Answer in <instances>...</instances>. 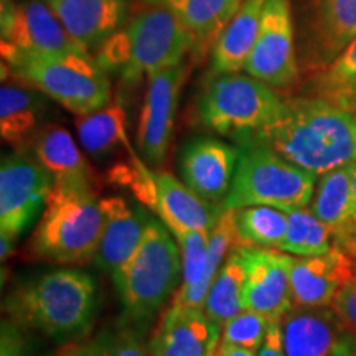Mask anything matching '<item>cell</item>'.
Returning a JSON list of instances; mask_svg holds the SVG:
<instances>
[{"instance_id":"cb8c5ba5","label":"cell","mask_w":356,"mask_h":356,"mask_svg":"<svg viewBox=\"0 0 356 356\" xmlns=\"http://www.w3.org/2000/svg\"><path fill=\"white\" fill-rule=\"evenodd\" d=\"M145 3L168 8L190 33L193 55L202 56L211 51L243 0H145Z\"/></svg>"},{"instance_id":"603a6c76","label":"cell","mask_w":356,"mask_h":356,"mask_svg":"<svg viewBox=\"0 0 356 356\" xmlns=\"http://www.w3.org/2000/svg\"><path fill=\"white\" fill-rule=\"evenodd\" d=\"M44 95L20 79L2 74L0 88V134L3 142L25 152L43 126Z\"/></svg>"},{"instance_id":"ac0fdd59","label":"cell","mask_w":356,"mask_h":356,"mask_svg":"<svg viewBox=\"0 0 356 356\" xmlns=\"http://www.w3.org/2000/svg\"><path fill=\"white\" fill-rule=\"evenodd\" d=\"M220 327L203 309H168L150 340V353L152 356H213L220 345Z\"/></svg>"},{"instance_id":"44dd1931","label":"cell","mask_w":356,"mask_h":356,"mask_svg":"<svg viewBox=\"0 0 356 356\" xmlns=\"http://www.w3.org/2000/svg\"><path fill=\"white\" fill-rule=\"evenodd\" d=\"M287 356H328L346 332L330 305H293L280 318Z\"/></svg>"},{"instance_id":"d4e9b609","label":"cell","mask_w":356,"mask_h":356,"mask_svg":"<svg viewBox=\"0 0 356 356\" xmlns=\"http://www.w3.org/2000/svg\"><path fill=\"white\" fill-rule=\"evenodd\" d=\"M266 0H243L233 19L222 29L211 48L213 74L239 73L246 68L248 58L259 35L262 7Z\"/></svg>"},{"instance_id":"d6a6232c","label":"cell","mask_w":356,"mask_h":356,"mask_svg":"<svg viewBox=\"0 0 356 356\" xmlns=\"http://www.w3.org/2000/svg\"><path fill=\"white\" fill-rule=\"evenodd\" d=\"M173 236H175L181 252V280L175 296H185L202 282L204 264H207L210 233L188 229L180 231Z\"/></svg>"},{"instance_id":"8d00e7d4","label":"cell","mask_w":356,"mask_h":356,"mask_svg":"<svg viewBox=\"0 0 356 356\" xmlns=\"http://www.w3.org/2000/svg\"><path fill=\"white\" fill-rule=\"evenodd\" d=\"M0 356H29L26 341L20 325L10 318L2 322V338H0Z\"/></svg>"},{"instance_id":"d590c367","label":"cell","mask_w":356,"mask_h":356,"mask_svg":"<svg viewBox=\"0 0 356 356\" xmlns=\"http://www.w3.org/2000/svg\"><path fill=\"white\" fill-rule=\"evenodd\" d=\"M330 307L346 330L356 335V275L340 287Z\"/></svg>"},{"instance_id":"e575fe53","label":"cell","mask_w":356,"mask_h":356,"mask_svg":"<svg viewBox=\"0 0 356 356\" xmlns=\"http://www.w3.org/2000/svg\"><path fill=\"white\" fill-rule=\"evenodd\" d=\"M111 181L129 186V190L136 195L140 203L147 204L150 210L155 211V203H157V181H155V173H152L145 167V163L132 155L129 163H118L109 172Z\"/></svg>"},{"instance_id":"30bf717a","label":"cell","mask_w":356,"mask_h":356,"mask_svg":"<svg viewBox=\"0 0 356 356\" xmlns=\"http://www.w3.org/2000/svg\"><path fill=\"white\" fill-rule=\"evenodd\" d=\"M244 70L275 91H287L299 81L291 0H266L259 35Z\"/></svg>"},{"instance_id":"7c38bea8","label":"cell","mask_w":356,"mask_h":356,"mask_svg":"<svg viewBox=\"0 0 356 356\" xmlns=\"http://www.w3.org/2000/svg\"><path fill=\"white\" fill-rule=\"evenodd\" d=\"M185 78L186 66L184 63L147 76L144 104L137 129V144L142 157L152 165H160L167 157Z\"/></svg>"},{"instance_id":"1f68e13d","label":"cell","mask_w":356,"mask_h":356,"mask_svg":"<svg viewBox=\"0 0 356 356\" xmlns=\"http://www.w3.org/2000/svg\"><path fill=\"white\" fill-rule=\"evenodd\" d=\"M70 356H152L147 345L144 327L121 322L97 333L86 345L71 351Z\"/></svg>"},{"instance_id":"8fae6325","label":"cell","mask_w":356,"mask_h":356,"mask_svg":"<svg viewBox=\"0 0 356 356\" xmlns=\"http://www.w3.org/2000/svg\"><path fill=\"white\" fill-rule=\"evenodd\" d=\"M53 180L26 152L15 150L0 165V233L19 238L47 204Z\"/></svg>"},{"instance_id":"4316f807","label":"cell","mask_w":356,"mask_h":356,"mask_svg":"<svg viewBox=\"0 0 356 356\" xmlns=\"http://www.w3.org/2000/svg\"><path fill=\"white\" fill-rule=\"evenodd\" d=\"M76 132L83 149L96 159L109 157L119 147L132 150L126 132V109L121 102H109L95 113L78 115Z\"/></svg>"},{"instance_id":"f35d334b","label":"cell","mask_w":356,"mask_h":356,"mask_svg":"<svg viewBox=\"0 0 356 356\" xmlns=\"http://www.w3.org/2000/svg\"><path fill=\"white\" fill-rule=\"evenodd\" d=\"M333 248L343 252L346 259L350 261L351 270L356 275V225L348 231H345V233L335 236L333 238Z\"/></svg>"},{"instance_id":"7a4b0ae2","label":"cell","mask_w":356,"mask_h":356,"mask_svg":"<svg viewBox=\"0 0 356 356\" xmlns=\"http://www.w3.org/2000/svg\"><path fill=\"white\" fill-rule=\"evenodd\" d=\"M96 309L95 280L78 269L44 273L17 286L6 300L12 322L58 340L84 335L91 328Z\"/></svg>"},{"instance_id":"5bb4252c","label":"cell","mask_w":356,"mask_h":356,"mask_svg":"<svg viewBox=\"0 0 356 356\" xmlns=\"http://www.w3.org/2000/svg\"><path fill=\"white\" fill-rule=\"evenodd\" d=\"M246 279L243 307L269 320H280L293 307L289 274V254L282 251L241 246Z\"/></svg>"},{"instance_id":"3957f363","label":"cell","mask_w":356,"mask_h":356,"mask_svg":"<svg viewBox=\"0 0 356 356\" xmlns=\"http://www.w3.org/2000/svg\"><path fill=\"white\" fill-rule=\"evenodd\" d=\"M188 53L193 42L180 20L165 7L149 6L101 44L96 60L106 71H119L124 83H137L181 65Z\"/></svg>"},{"instance_id":"ba28073f","label":"cell","mask_w":356,"mask_h":356,"mask_svg":"<svg viewBox=\"0 0 356 356\" xmlns=\"http://www.w3.org/2000/svg\"><path fill=\"white\" fill-rule=\"evenodd\" d=\"M282 97L274 88L251 74H215L198 101V121L203 127L233 137L251 136L277 113Z\"/></svg>"},{"instance_id":"277c9868","label":"cell","mask_w":356,"mask_h":356,"mask_svg":"<svg viewBox=\"0 0 356 356\" xmlns=\"http://www.w3.org/2000/svg\"><path fill=\"white\" fill-rule=\"evenodd\" d=\"M104 226L95 188L53 185L30 243L35 259L81 266L95 261Z\"/></svg>"},{"instance_id":"ffe728a7","label":"cell","mask_w":356,"mask_h":356,"mask_svg":"<svg viewBox=\"0 0 356 356\" xmlns=\"http://www.w3.org/2000/svg\"><path fill=\"white\" fill-rule=\"evenodd\" d=\"M26 150H32V157L51 177L53 185L92 188L95 173L91 165L73 136L60 124H43Z\"/></svg>"},{"instance_id":"484cf974","label":"cell","mask_w":356,"mask_h":356,"mask_svg":"<svg viewBox=\"0 0 356 356\" xmlns=\"http://www.w3.org/2000/svg\"><path fill=\"white\" fill-rule=\"evenodd\" d=\"M350 165L323 173L309 204L310 211L330 228L332 239L356 225Z\"/></svg>"},{"instance_id":"6da1fadb","label":"cell","mask_w":356,"mask_h":356,"mask_svg":"<svg viewBox=\"0 0 356 356\" xmlns=\"http://www.w3.org/2000/svg\"><path fill=\"white\" fill-rule=\"evenodd\" d=\"M262 144L322 177L356 162V111L314 96L287 97L259 131L236 140Z\"/></svg>"},{"instance_id":"74e56055","label":"cell","mask_w":356,"mask_h":356,"mask_svg":"<svg viewBox=\"0 0 356 356\" xmlns=\"http://www.w3.org/2000/svg\"><path fill=\"white\" fill-rule=\"evenodd\" d=\"M257 356H287L284 348L282 330H280V320L270 323L269 330L266 333L264 341L257 348Z\"/></svg>"},{"instance_id":"7402d4cb","label":"cell","mask_w":356,"mask_h":356,"mask_svg":"<svg viewBox=\"0 0 356 356\" xmlns=\"http://www.w3.org/2000/svg\"><path fill=\"white\" fill-rule=\"evenodd\" d=\"M157 203L155 213L172 234L180 231H204L211 233L222 208L203 200L185 181L177 180L172 173L157 172Z\"/></svg>"},{"instance_id":"f1b7e54d","label":"cell","mask_w":356,"mask_h":356,"mask_svg":"<svg viewBox=\"0 0 356 356\" xmlns=\"http://www.w3.org/2000/svg\"><path fill=\"white\" fill-rule=\"evenodd\" d=\"M287 211L266 204L234 210V229L238 246L279 249L286 238Z\"/></svg>"},{"instance_id":"d6986e66","label":"cell","mask_w":356,"mask_h":356,"mask_svg":"<svg viewBox=\"0 0 356 356\" xmlns=\"http://www.w3.org/2000/svg\"><path fill=\"white\" fill-rule=\"evenodd\" d=\"M74 42L84 50H99L122 29L129 0H47Z\"/></svg>"},{"instance_id":"9c48e42d","label":"cell","mask_w":356,"mask_h":356,"mask_svg":"<svg viewBox=\"0 0 356 356\" xmlns=\"http://www.w3.org/2000/svg\"><path fill=\"white\" fill-rule=\"evenodd\" d=\"M0 12L2 61L86 51L66 32L47 0H2Z\"/></svg>"},{"instance_id":"ab89813d","label":"cell","mask_w":356,"mask_h":356,"mask_svg":"<svg viewBox=\"0 0 356 356\" xmlns=\"http://www.w3.org/2000/svg\"><path fill=\"white\" fill-rule=\"evenodd\" d=\"M328 356H356V335L346 330Z\"/></svg>"},{"instance_id":"e0dca14e","label":"cell","mask_w":356,"mask_h":356,"mask_svg":"<svg viewBox=\"0 0 356 356\" xmlns=\"http://www.w3.org/2000/svg\"><path fill=\"white\" fill-rule=\"evenodd\" d=\"M289 274L293 305L302 307L332 305L340 287L355 275L350 261L337 248L317 256L289 254Z\"/></svg>"},{"instance_id":"5b68a950","label":"cell","mask_w":356,"mask_h":356,"mask_svg":"<svg viewBox=\"0 0 356 356\" xmlns=\"http://www.w3.org/2000/svg\"><path fill=\"white\" fill-rule=\"evenodd\" d=\"M173 238L162 221L152 218L137 251L113 274L127 322L145 327L175 293L181 280V252Z\"/></svg>"},{"instance_id":"b9f144b4","label":"cell","mask_w":356,"mask_h":356,"mask_svg":"<svg viewBox=\"0 0 356 356\" xmlns=\"http://www.w3.org/2000/svg\"><path fill=\"white\" fill-rule=\"evenodd\" d=\"M351 188H353V200L356 207V162L351 163Z\"/></svg>"},{"instance_id":"52a82bcc","label":"cell","mask_w":356,"mask_h":356,"mask_svg":"<svg viewBox=\"0 0 356 356\" xmlns=\"http://www.w3.org/2000/svg\"><path fill=\"white\" fill-rule=\"evenodd\" d=\"M239 149L241 155L222 210L266 204L289 213L309 207L317 175L293 165L262 144L244 142Z\"/></svg>"},{"instance_id":"60d3db41","label":"cell","mask_w":356,"mask_h":356,"mask_svg":"<svg viewBox=\"0 0 356 356\" xmlns=\"http://www.w3.org/2000/svg\"><path fill=\"white\" fill-rule=\"evenodd\" d=\"M213 356H257V355H256V350H252V348H244V346L221 343L220 341V345H218V348Z\"/></svg>"},{"instance_id":"9a60e30c","label":"cell","mask_w":356,"mask_h":356,"mask_svg":"<svg viewBox=\"0 0 356 356\" xmlns=\"http://www.w3.org/2000/svg\"><path fill=\"white\" fill-rule=\"evenodd\" d=\"M239 155V147L215 137H198L181 150V178L203 200L221 207L233 184Z\"/></svg>"},{"instance_id":"836d02e7","label":"cell","mask_w":356,"mask_h":356,"mask_svg":"<svg viewBox=\"0 0 356 356\" xmlns=\"http://www.w3.org/2000/svg\"><path fill=\"white\" fill-rule=\"evenodd\" d=\"M270 323H273V320L264 317L262 314L244 309L241 314H238L222 325L220 341L257 350L264 341Z\"/></svg>"},{"instance_id":"2e32d148","label":"cell","mask_w":356,"mask_h":356,"mask_svg":"<svg viewBox=\"0 0 356 356\" xmlns=\"http://www.w3.org/2000/svg\"><path fill=\"white\" fill-rule=\"evenodd\" d=\"M104 226L95 257L101 270L113 275L137 251L152 216L122 197L99 200Z\"/></svg>"},{"instance_id":"8992f818","label":"cell","mask_w":356,"mask_h":356,"mask_svg":"<svg viewBox=\"0 0 356 356\" xmlns=\"http://www.w3.org/2000/svg\"><path fill=\"white\" fill-rule=\"evenodd\" d=\"M2 74L30 84L76 115L91 114L111 102L108 71L88 51L2 61Z\"/></svg>"},{"instance_id":"4fadbf2b","label":"cell","mask_w":356,"mask_h":356,"mask_svg":"<svg viewBox=\"0 0 356 356\" xmlns=\"http://www.w3.org/2000/svg\"><path fill=\"white\" fill-rule=\"evenodd\" d=\"M356 38V0H310L302 30V68H327Z\"/></svg>"},{"instance_id":"4dcf8cb0","label":"cell","mask_w":356,"mask_h":356,"mask_svg":"<svg viewBox=\"0 0 356 356\" xmlns=\"http://www.w3.org/2000/svg\"><path fill=\"white\" fill-rule=\"evenodd\" d=\"M289 226L279 251L292 256H317L333 249L332 231L307 208L287 213Z\"/></svg>"},{"instance_id":"f546056e","label":"cell","mask_w":356,"mask_h":356,"mask_svg":"<svg viewBox=\"0 0 356 356\" xmlns=\"http://www.w3.org/2000/svg\"><path fill=\"white\" fill-rule=\"evenodd\" d=\"M310 96L356 111V38L327 68L312 74Z\"/></svg>"},{"instance_id":"83f0119b","label":"cell","mask_w":356,"mask_h":356,"mask_svg":"<svg viewBox=\"0 0 356 356\" xmlns=\"http://www.w3.org/2000/svg\"><path fill=\"white\" fill-rule=\"evenodd\" d=\"M246 279V264L241 246H234L226 256L225 262L213 280L203 310L216 323L225 325L244 310L243 286Z\"/></svg>"}]
</instances>
